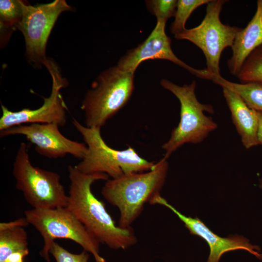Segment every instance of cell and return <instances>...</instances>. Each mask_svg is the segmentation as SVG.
I'll return each mask as SVG.
<instances>
[{
  "label": "cell",
  "mask_w": 262,
  "mask_h": 262,
  "mask_svg": "<svg viewBox=\"0 0 262 262\" xmlns=\"http://www.w3.org/2000/svg\"><path fill=\"white\" fill-rule=\"evenodd\" d=\"M70 181L66 208L100 244L113 249H126L134 245L137 237L132 228L116 225L104 203L93 194L95 181L109 180L105 173L85 174L75 166H68Z\"/></svg>",
  "instance_id": "1"
},
{
  "label": "cell",
  "mask_w": 262,
  "mask_h": 262,
  "mask_svg": "<svg viewBox=\"0 0 262 262\" xmlns=\"http://www.w3.org/2000/svg\"><path fill=\"white\" fill-rule=\"evenodd\" d=\"M168 169L167 159L163 157L149 171L124 174L106 180L101 195L108 203L118 209L119 227L131 228L145 205L160 194Z\"/></svg>",
  "instance_id": "2"
},
{
  "label": "cell",
  "mask_w": 262,
  "mask_h": 262,
  "mask_svg": "<svg viewBox=\"0 0 262 262\" xmlns=\"http://www.w3.org/2000/svg\"><path fill=\"white\" fill-rule=\"evenodd\" d=\"M72 123L87 147L84 157L75 166L81 172L105 173L115 179L124 174L147 171L154 166L155 163L141 157L131 147L122 150L110 147L102 138L100 128L84 126L75 118Z\"/></svg>",
  "instance_id": "3"
},
{
  "label": "cell",
  "mask_w": 262,
  "mask_h": 262,
  "mask_svg": "<svg viewBox=\"0 0 262 262\" xmlns=\"http://www.w3.org/2000/svg\"><path fill=\"white\" fill-rule=\"evenodd\" d=\"M160 83L177 98L180 104V122L172 130L168 140L162 146L165 151L164 157L167 159L184 144L202 142L218 125L212 117L204 114L205 112L213 114V108L210 104L198 101L195 94V81L190 84L179 86L162 79Z\"/></svg>",
  "instance_id": "4"
},
{
  "label": "cell",
  "mask_w": 262,
  "mask_h": 262,
  "mask_svg": "<svg viewBox=\"0 0 262 262\" xmlns=\"http://www.w3.org/2000/svg\"><path fill=\"white\" fill-rule=\"evenodd\" d=\"M93 85L81 108L86 126L101 128L130 99L134 90V73L116 66L101 73Z\"/></svg>",
  "instance_id": "5"
},
{
  "label": "cell",
  "mask_w": 262,
  "mask_h": 262,
  "mask_svg": "<svg viewBox=\"0 0 262 262\" xmlns=\"http://www.w3.org/2000/svg\"><path fill=\"white\" fill-rule=\"evenodd\" d=\"M24 215L29 225L33 226L43 238L44 244L40 254L47 262H50V247L57 239L75 242L91 253L96 262L105 260L99 254L100 243L66 208H33L26 210Z\"/></svg>",
  "instance_id": "6"
},
{
  "label": "cell",
  "mask_w": 262,
  "mask_h": 262,
  "mask_svg": "<svg viewBox=\"0 0 262 262\" xmlns=\"http://www.w3.org/2000/svg\"><path fill=\"white\" fill-rule=\"evenodd\" d=\"M16 188L33 209L66 207L68 201L59 174L32 164L26 144L20 143L13 164Z\"/></svg>",
  "instance_id": "7"
},
{
  "label": "cell",
  "mask_w": 262,
  "mask_h": 262,
  "mask_svg": "<svg viewBox=\"0 0 262 262\" xmlns=\"http://www.w3.org/2000/svg\"><path fill=\"white\" fill-rule=\"evenodd\" d=\"M225 2L224 0H210L207 5L206 15L198 26L175 35L176 39L189 40L200 49L206 59V69L213 77L221 75V53L225 48L232 47L240 29L224 24L220 21V14Z\"/></svg>",
  "instance_id": "8"
},
{
  "label": "cell",
  "mask_w": 262,
  "mask_h": 262,
  "mask_svg": "<svg viewBox=\"0 0 262 262\" xmlns=\"http://www.w3.org/2000/svg\"><path fill=\"white\" fill-rule=\"evenodd\" d=\"M22 18L16 29L23 33L28 60L36 67L47 60L46 47L51 31L60 14L71 10L65 0H55L47 4L22 5Z\"/></svg>",
  "instance_id": "9"
},
{
  "label": "cell",
  "mask_w": 262,
  "mask_h": 262,
  "mask_svg": "<svg viewBox=\"0 0 262 262\" xmlns=\"http://www.w3.org/2000/svg\"><path fill=\"white\" fill-rule=\"evenodd\" d=\"M52 78L51 92L48 98H44L43 105L31 110L23 109L17 112L8 110L1 104L2 116L0 118V131L24 123L56 124L64 126L66 122L68 109L61 93L66 83L56 65L47 60L44 65Z\"/></svg>",
  "instance_id": "10"
},
{
  "label": "cell",
  "mask_w": 262,
  "mask_h": 262,
  "mask_svg": "<svg viewBox=\"0 0 262 262\" xmlns=\"http://www.w3.org/2000/svg\"><path fill=\"white\" fill-rule=\"evenodd\" d=\"M56 124L34 123L20 125L0 131L1 137L12 135H22L35 146L39 154L50 159L63 158L70 154L82 160L87 147L85 143L71 140L59 131Z\"/></svg>",
  "instance_id": "11"
},
{
  "label": "cell",
  "mask_w": 262,
  "mask_h": 262,
  "mask_svg": "<svg viewBox=\"0 0 262 262\" xmlns=\"http://www.w3.org/2000/svg\"><path fill=\"white\" fill-rule=\"evenodd\" d=\"M166 22L163 20L157 19L155 28L147 38L123 56L117 66L123 71L134 73L143 61L157 59L166 60L199 78L211 80L213 75L206 68L201 70L192 67L175 55L171 47V39L165 32Z\"/></svg>",
  "instance_id": "12"
},
{
  "label": "cell",
  "mask_w": 262,
  "mask_h": 262,
  "mask_svg": "<svg viewBox=\"0 0 262 262\" xmlns=\"http://www.w3.org/2000/svg\"><path fill=\"white\" fill-rule=\"evenodd\" d=\"M149 203L152 205H162L170 210L184 223L191 234L201 237L207 243L210 251L207 262H219L224 253L238 249L246 250L259 259H262L259 246L252 245L246 238L237 235L223 238L216 235L197 216L192 218L183 214L160 194L155 196Z\"/></svg>",
  "instance_id": "13"
},
{
  "label": "cell",
  "mask_w": 262,
  "mask_h": 262,
  "mask_svg": "<svg viewBox=\"0 0 262 262\" xmlns=\"http://www.w3.org/2000/svg\"><path fill=\"white\" fill-rule=\"evenodd\" d=\"M256 11L243 29H240L232 46V54L228 61L230 72L237 75L248 56L262 45V0L257 1Z\"/></svg>",
  "instance_id": "14"
},
{
  "label": "cell",
  "mask_w": 262,
  "mask_h": 262,
  "mask_svg": "<svg viewBox=\"0 0 262 262\" xmlns=\"http://www.w3.org/2000/svg\"><path fill=\"white\" fill-rule=\"evenodd\" d=\"M223 93L231 113L233 123L243 146L249 149L258 145V118L257 111L249 108L236 93L226 88Z\"/></svg>",
  "instance_id": "15"
},
{
  "label": "cell",
  "mask_w": 262,
  "mask_h": 262,
  "mask_svg": "<svg viewBox=\"0 0 262 262\" xmlns=\"http://www.w3.org/2000/svg\"><path fill=\"white\" fill-rule=\"evenodd\" d=\"M29 225L26 218L0 223V262L11 254L28 249L27 234L24 227Z\"/></svg>",
  "instance_id": "16"
},
{
  "label": "cell",
  "mask_w": 262,
  "mask_h": 262,
  "mask_svg": "<svg viewBox=\"0 0 262 262\" xmlns=\"http://www.w3.org/2000/svg\"><path fill=\"white\" fill-rule=\"evenodd\" d=\"M212 81L237 94L251 109L262 112V84L256 82L235 83L225 79L221 75L213 76Z\"/></svg>",
  "instance_id": "17"
},
{
  "label": "cell",
  "mask_w": 262,
  "mask_h": 262,
  "mask_svg": "<svg viewBox=\"0 0 262 262\" xmlns=\"http://www.w3.org/2000/svg\"><path fill=\"white\" fill-rule=\"evenodd\" d=\"M236 76L242 82L262 84V45L248 56Z\"/></svg>",
  "instance_id": "18"
},
{
  "label": "cell",
  "mask_w": 262,
  "mask_h": 262,
  "mask_svg": "<svg viewBox=\"0 0 262 262\" xmlns=\"http://www.w3.org/2000/svg\"><path fill=\"white\" fill-rule=\"evenodd\" d=\"M23 2L19 0H0V29H16L23 14Z\"/></svg>",
  "instance_id": "19"
},
{
  "label": "cell",
  "mask_w": 262,
  "mask_h": 262,
  "mask_svg": "<svg viewBox=\"0 0 262 262\" xmlns=\"http://www.w3.org/2000/svg\"><path fill=\"white\" fill-rule=\"evenodd\" d=\"M210 0H177L175 19L171 26V31L175 35L183 32L185 23L192 13L197 7L207 4Z\"/></svg>",
  "instance_id": "20"
},
{
  "label": "cell",
  "mask_w": 262,
  "mask_h": 262,
  "mask_svg": "<svg viewBox=\"0 0 262 262\" xmlns=\"http://www.w3.org/2000/svg\"><path fill=\"white\" fill-rule=\"evenodd\" d=\"M148 10L157 19L167 21V19L175 16L177 0H149L146 1Z\"/></svg>",
  "instance_id": "21"
},
{
  "label": "cell",
  "mask_w": 262,
  "mask_h": 262,
  "mask_svg": "<svg viewBox=\"0 0 262 262\" xmlns=\"http://www.w3.org/2000/svg\"><path fill=\"white\" fill-rule=\"evenodd\" d=\"M49 252L56 262H88L89 258L88 252L85 250L80 254H73L55 241L51 245Z\"/></svg>",
  "instance_id": "22"
},
{
  "label": "cell",
  "mask_w": 262,
  "mask_h": 262,
  "mask_svg": "<svg viewBox=\"0 0 262 262\" xmlns=\"http://www.w3.org/2000/svg\"><path fill=\"white\" fill-rule=\"evenodd\" d=\"M28 248L13 253L10 255L4 262H23V259L28 255Z\"/></svg>",
  "instance_id": "23"
},
{
  "label": "cell",
  "mask_w": 262,
  "mask_h": 262,
  "mask_svg": "<svg viewBox=\"0 0 262 262\" xmlns=\"http://www.w3.org/2000/svg\"><path fill=\"white\" fill-rule=\"evenodd\" d=\"M258 118V129L257 139L258 145L262 146V112L257 111Z\"/></svg>",
  "instance_id": "24"
},
{
  "label": "cell",
  "mask_w": 262,
  "mask_h": 262,
  "mask_svg": "<svg viewBox=\"0 0 262 262\" xmlns=\"http://www.w3.org/2000/svg\"><path fill=\"white\" fill-rule=\"evenodd\" d=\"M259 186L260 188L262 190V178L260 180Z\"/></svg>",
  "instance_id": "25"
},
{
  "label": "cell",
  "mask_w": 262,
  "mask_h": 262,
  "mask_svg": "<svg viewBox=\"0 0 262 262\" xmlns=\"http://www.w3.org/2000/svg\"><path fill=\"white\" fill-rule=\"evenodd\" d=\"M107 262L105 260L102 262Z\"/></svg>",
  "instance_id": "26"
}]
</instances>
